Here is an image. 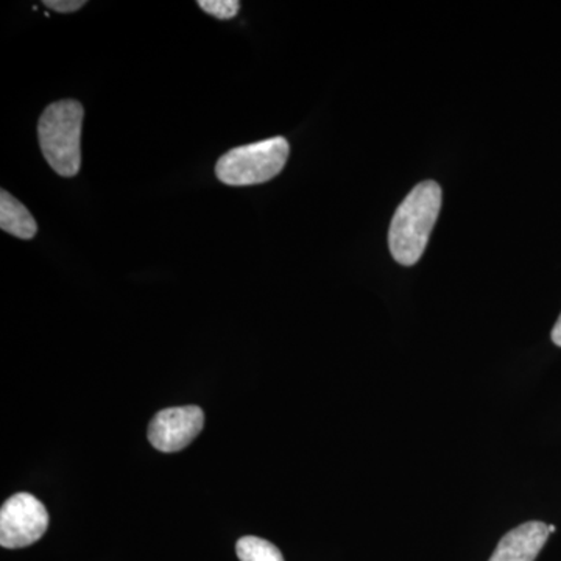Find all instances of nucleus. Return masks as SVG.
<instances>
[{
    "mask_svg": "<svg viewBox=\"0 0 561 561\" xmlns=\"http://www.w3.org/2000/svg\"><path fill=\"white\" fill-rule=\"evenodd\" d=\"M549 535V527L545 523L523 524L502 538L490 561H535Z\"/></svg>",
    "mask_w": 561,
    "mask_h": 561,
    "instance_id": "nucleus-6",
    "label": "nucleus"
},
{
    "mask_svg": "<svg viewBox=\"0 0 561 561\" xmlns=\"http://www.w3.org/2000/svg\"><path fill=\"white\" fill-rule=\"evenodd\" d=\"M289 153V142L283 136L236 147L217 161L216 175L228 186L262 184L283 172Z\"/></svg>",
    "mask_w": 561,
    "mask_h": 561,
    "instance_id": "nucleus-3",
    "label": "nucleus"
},
{
    "mask_svg": "<svg viewBox=\"0 0 561 561\" xmlns=\"http://www.w3.org/2000/svg\"><path fill=\"white\" fill-rule=\"evenodd\" d=\"M549 527V534H553L556 531V526H548Z\"/></svg>",
    "mask_w": 561,
    "mask_h": 561,
    "instance_id": "nucleus-12",
    "label": "nucleus"
},
{
    "mask_svg": "<svg viewBox=\"0 0 561 561\" xmlns=\"http://www.w3.org/2000/svg\"><path fill=\"white\" fill-rule=\"evenodd\" d=\"M87 5L84 0H44V7L57 11V13H73Z\"/></svg>",
    "mask_w": 561,
    "mask_h": 561,
    "instance_id": "nucleus-10",
    "label": "nucleus"
},
{
    "mask_svg": "<svg viewBox=\"0 0 561 561\" xmlns=\"http://www.w3.org/2000/svg\"><path fill=\"white\" fill-rule=\"evenodd\" d=\"M0 228L22 241H31L38 231L31 210L5 190L0 191Z\"/></svg>",
    "mask_w": 561,
    "mask_h": 561,
    "instance_id": "nucleus-7",
    "label": "nucleus"
},
{
    "mask_svg": "<svg viewBox=\"0 0 561 561\" xmlns=\"http://www.w3.org/2000/svg\"><path fill=\"white\" fill-rule=\"evenodd\" d=\"M205 426V413L198 405L165 409L149 426L151 446L161 453H179L198 437Z\"/></svg>",
    "mask_w": 561,
    "mask_h": 561,
    "instance_id": "nucleus-5",
    "label": "nucleus"
},
{
    "mask_svg": "<svg viewBox=\"0 0 561 561\" xmlns=\"http://www.w3.org/2000/svg\"><path fill=\"white\" fill-rule=\"evenodd\" d=\"M83 116L80 102L61 101L47 106L39 119L41 151L50 168L65 179H72L80 171Z\"/></svg>",
    "mask_w": 561,
    "mask_h": 561,
    "instance_id": "nucleus-2",
    "label": "nucleus"
},
{
    "mask_svg": "<svg viewBox=\"0 0 561 561\" xmlns=\"http://www.w3.org/2000/svg\"><path fill=\"white\" fill-rule=\"evenodd\" d=\"M49 513L43 502L28 493L11 496L0 511V545L7 549L27 548L43 538Z\"/></svg>",
    "mask_w": 561,
    "mask_h": 561,
    "instance_id": "nucleus-4",
    "label": "nucleus"
},
{
    "mask_svg": "<svg viewBox=\"0 0 561 561\" xmlns=\"http://www.w3.org/2000/svg\"><path fill=\"white\" fill-rule=\"evenodd\" d=\"M552 341L557 346H561V316L557 320L556 327H553Z\"/></svg>",
    "mask_w": 561,
    "mask_h": 561,
    "instance_id": "nucleus-11",
    "label": "nucleus"
},
{
    "mask_svg": "<svg viewBox=\"0 0 561 561\" xmlns=\"http://www.w3.org/2000/svg\"><path fill=\"white\" fill-rule=\"evenodd\" d=\"M197 5L205 13L221 21L232 20L241 10V2L238 0H198Z\"/></svg>",
    "mask_w": 561,
    "mask_h": 561,
    "instance_id": "nucleus-9",
    "label": "nucleus"
},
{
    "mask_svg": "<svg viewBox=\"0 0 561 561\" xmlns=\"http://www.w3.org/2000/svg\"><path fill=\"white\" fill-rule=\"evenodd\" d=\"M241 561H284L283 553L271 541L257 537H243L236 545Z\"/></svg>",
    "mask_w": 561,
    "mask_h": 561,
    "instance_id": "nucleus-8",
    "label": "nucleus"
},
{
    "mask_svg": "<svg viewBox=\"0 0 561 561\" xmlns=\"http://www.w3.org/2000/svg\"><path fill=\"white\" fill-rule=\"evenodd\" d=\"M442 209V187L423 181L398 206L389 231L391 256L401 265L416 264L426 250Z\"/></svg>",
    "mask_w": 561,
    "mask_h": 561,
    "instance_id": "nucleus-1",
    "label": "nucleus"
}]
</instances>
